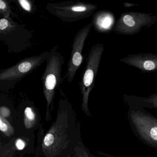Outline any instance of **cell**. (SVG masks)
<instances>
[{"label": "cell", "instance_id": "ac0fdd59", "mask_svg": "<svg viewBox=\"0 0 157 157\" xmlns=\"http://www.w3.org/2000/svg\"><path fill=\"white\" fill-rule=\"evenodd\" d=\"M124 6L126 8H129V7H132V6H139V4L131 3L129 2H124L123 3Z\"/></svg>", "mask_w": 157, "mask_h": 157}, {"label": "cell", "instance_id": "d6986e66", "mask_svg": "<svg viewBox=\"0 0 157 157\" xmlns=\"http://www.w3.org/2000/svg\"><path fill=\"white\" fill-rule=\"evenodd\" d=\"M97 154H98L99 155H100L103 156L105 157H117L111 155H109V154H106V153L101 152V151H97Z\"/></svg>", "mask_w": 157, "mask_h": 157}, {"label": "cell", "instance_id": "5b68a950", "mask_svg": "<svg viewBox=\"0 0 157 157\" xmlns=\"http://www.w3.org/2000/svg\"><path fill=\"white\" fill-rule=\"evenodd\" d=\"M157 21V15L152 13L124 12L117 20L114 31L120 35L132 36L138 34L144 29H147Z\"/></svg>", "mask_w": 157, "mask_h": 157}, {"label": "cell", "instance_id": "277c9868", "mask_svg": "<svg viewBox=\"0 0 157 157\" xmlns=\"http://www.w3.org/2000/svg\"><path fill=\"white\" fill-rule=\"evenodd\" d=\"M98 8L97 5L79 1L48 3L47 11L62 21L72 23L87 18Z\"/></svg>", "mask_w": 157, "mask_h": 157}, {"label": "cell", "instance_id": "7c38bea8", "mask_svg": "<svg viewBox=\"0 0 157 157\" xmlns=\"http://www.w3.org/2000/svg\"><path fill=\"white\" fill-rule=\"evenodd\" d=\"M24 122L27 129H30L36 122V114L34 110L30 107H27L24 112Z\"/></svg>", "mask_w": 157, "mask_h": 157}, {"label": "cell", "instance_id": "5bb4252c", "mask_svg": "<svg viewBox=\"0 0 157 157\" xmlns=\"http://www.w3.org/2000/svg\"><path fill=\"white\" fill-rule=\"evenodd\" d=\"M11 14V8L7 2L0 0V14L3 17V18L10 19Z\"/></svg>", "mask_w": 157, "mask_h": 157}, {"label": "cell", "instance_id": "6da1fadb", "mask_svg": "<svg viewBox=\"0 0 157 157\" xmlns=\"http://www.w3.org/2000/svg\"><path fill=\"white\" fill-rule=\"evenodd\" d=\"M46 61V68L42 77V81L43 93L47 102L46 116L50 120L55 93L62 82V72L64 58L56 48H53L49 52Z\"/></svg>", "mask_w": 157, "mask_h": 157}, {"label": "cell", "instance_id": "3957f363", "mask_svg": "<svg viewBox=\"0 0 157 157\" xmlns=\"http://www.w3.org/2000/svg\"><path fill=\"white\" fill-rule=\"evenodd\" d=\"M104 50V46L101 43H97L91 47L85 71L79 83L82 95V110L88 116L90 115L88 108L90 94L94 88L95 78Z\"/></svg>", "mask_w": 157, "mask_h": 157}, {"label": "cell", "instance_id": "9a60e30c", "mask_svg": "<svg viewBox=\"0 0 157 157\" xmlns=\"http://www.w3.org/2000/svg\"><path fill=\"white\" fill-rule=\"evenodd\" d=\"M18 3L21 7L27 12H31L32 10V6L29 1L28 0H19Z\"/></svg>", "mask_w": 157, "mask_h": 157}, {"label": "cell", "instance_id": "9c48e42d", "mask_svg": "<svg viewBox=\"0 0 157 157\" xmlns=\"http://www.w3.org/2000/svg\"><path fill=\"white\" fill-rule=\"evenodd\" d=\"M115 17L112 13L108 10H101L94 14L92 26L95 30L101 33H108L113 27Z\"/></svg>", "mask_w": 157, "mask_h": 157}, {"label": "cell", "instance_id": "ffe728a7", "mask_svg": "<svg viewBox=\"0 0 157 157\" xmlns=\"http://www.w3.org/2000/svg\"><path fill=\"white\" fill-rule=\"evenodd\" d=\"M90 157H98L94 155H92V154H89Z\"/></svg>", "mask_w": 157, "mask_h": 157}, {"label": "cell", "instance_id": "8992f818", "mask_svg": "<svg viewBox=\"0 0 157 157\" xmlns=\"http://www.w3.org/2000/svg\"><path fill=\"white\" fill-rule=\"evenodd\" d=\"M91 26V22L85 26L77 32L74 39L66 73L67 81L69 83L73 81L77 71L82 64L83 61L82 51Z\"/></svg>", "mask_w": 157, "mask_h": 157}, {"label": "cell", "instance_id": "2e32d148", "mask_svg": "<svg viewBox=\"0 0 157 157\" xmlns=\"http://www.w3.org/2000/svg\"><path fill=\"white\" fill-rule=\"evenodd\" d=\"M11 114L10 110L5 107H2L0 108V115L3 118H7L9 117Z\"/></svg>", "mask_w": 157, "mask_h": 157}, {"label": "cell", "instance_id": "8fae6325", "mask_svg": "<svg viewBox=\"0 0 157 157\" xmlns=\"http://www.w3.org/2000/svg\"><path fill=\"white\" fill-rule=\"evenodd\" d=\"M17 27V24L11 18H1L0 19V37L12 33Z\"/></svg>", "mask_w": 157, "mask_h": 157}, {"label": "cell", "instance_id": "44dd1931", "mask_svg": "<svg viewBox=\"0 0 157 157\" xmlns=\"http://www.w3.org/2000/svg\"></svg>", "mask_w": 157, "mask_h": 157}, {"label": "cell", "instance_id": "e0dca14e", "mask_svg": "<svg viewBox=\"0 0 157 157\" xmlns=\"http://www.w3.org/2000/svg\"><path fill=\"white\" fill-rule=\"evenodd\" d=\"M16 146L18 150H23L25 147V143L22 139H18L16 142Z\"/></svg>", "mask_w": 157, "mask_h": 157}, {"label": "cell", "instance_id": "ba28073f", "mask_svg": "<svg viewBox=\"0 0 157 157\" xmlns=\"http://www.w3.org/2000/svg\"><path fill=\"white\" fill-rule=\"evenodd\" d=\"M120 61L137 68L143 73L157 72V54L147 53L130 54Z\"/></svg>", "mask_w": 157, "mask_h": 157}, {"label": "cell", "instance_id": "4fadbf2b", "mask_svg": "<svg viewBox=\"0 0 157 157\" xmlns=\"http://www.w3.org/2000/svg\"><path fill=\"white\" fill-rule=\"evenodd\" d=\"M0 131L8 136L13 135V128L7 120L0 115Z\"/></svg>", "mask_w": 157, "mask_h": 157}, {"label": "cell", "instance_id": "52a82bcc", "mask_svg": "<svg viewBox=\"0 0 157 157\" xmlns=\"http://www.w3.org/2000/svg\"><path fill=\"white\" fill-rule=\"evenodd\" d=\"M49 52H44L40 55L25 58L4 70L0 73V81H11L29 73L46 61Z\"/></svg>", "mask_w": 157, "mask_h": 157}, {"label": "cell", "instance_id": "30bf717a", "mask_svg": "<svg viewBox=\"0 0 157 157\" xmlns=\"http://www.w3.org/2000/svg\"><path fill=\"white\" fill-rule=\"evenodd\" d=\"M124 100L129 108H132L157 109V93L147 97L134 95H124Z\"/></svg>", "mask_w": 157, "mask_h": 157}, {"label": "cell", "instance_id": "7a4b0ae2", "mask_svg": "<svg viewBox=\"0 0 157 157\" xmlns=\"http://www.w3.org/2000/svg\"><path fill=\"white\" fill-rule=\"evenodd\" d=\"M128 119L135 136L146 145L157 149V118L145 108H129Z\"/></svg>", "mask_w": 157, "mask_h": 157}]
</instances>
